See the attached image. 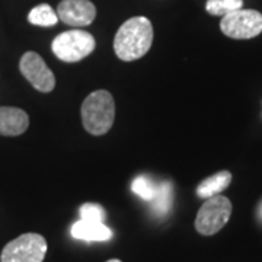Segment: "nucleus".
Returning a JSON list of instances; mask_svg holds the SVG:
<instances>
[{
    "instance_id": "obj_12",
    "label": "nucleus",
    "mask_w": 262,
    "mask_h": 262,
    "mask_svg": "<svg viewBox=\"0 0 262 262\" xmlns=\"http://www.w3.org/2000/svg\"><path fill=\"white\" fill-rule=\"evenodd\" d=\"M172 198H173V187H172V184L168 182V181L158 184L156 195L150 201L153 213L156 215H159V217H165L169 213L170 207H172Z\"/></svg>"
},
{
    "instance_id": "obj_6",
    "label": "nucleus",
    "mask_w": 262,
    "mask_h": 262,
    "mask_svg": "<svg viewBox=\"0 0 262 262\" xmlns=\"http://www.w3.org/2000/svg\"><path fill=\"white\" fill-rule=\"evenodd\" d=\"M226 37L233 39H251L262 32V15L258 10L239 9L226 15L220 22Z\"/></svg>"
},
{
    "instance_id": "obj_14",
    "label": "nucleus",
    "mask_w": 262,
    "mask_h": 262,
    "mask_svg": "<svg viewBox=\"0 0 262 262\" xmlns=\"http://www.w3.org/2000/svg\"><path fill=\"white\" fill-rule=\"evenodd\" d=\"M244 0H207L206 10L214 16H226L234 10L242 9Z\"/></svg>"
},
{
    "instance_id": "obj_13",
    "label": "nucleus",
    "mask_w": 262,
    "mask_h": 262,
    "mask_svg": "<svg viewBox=\"0 0 262 262\" xmlns=\"http://www.w3.org/2000/svg\"><path fill=\"white\" fill-rule=\"evenodd\" d=\"M28 20L35 27H54L58 22V16L50 5L41 3L29 12Z\"/></svg>"
},
{
    "instance_id": "obj_7",
    "label": "nucleus",
    "mask_w": 262,
    "mask_h": 262,
    "mask_svg": "<svg viewBox=\"0 0 262 262\" xmlns=\"http://www.w3.org/2000/svg\"><path fill=\"white\" fill-rule=\"evenodd\" d=\"M19 70L37 91L48 94L56 88L54 73L48 69L42 57L35 51L25 53L19 61Z\"/></svg>"
},
{
    "instance_id": "obj_8",
    "label": "nucleus",
    "mask_w": 262,
    "mask_h": 262,
    "mask_svg": "<svg viewBox=\"0 0 262 262\" xmlns=\"http://www.w3.org/2000/svg\"><path fill=\"white\" fill-rule=\"evenodd\" d=\"M57 16L69 27L82 28L91 25L96 18V8L91 0H61Z\"/></svg>"
},
{
    "instance_id": "obj_4",
    "label": "nucleus",
    "mask_w": 262,
    "mask_h": 262,
    "mask_svg": "<svg viewBox=\"0 0 262 262\" xmlns=\"http://www.w3.org/2000/svg\"><path fill=\"white\" fill-rule=\"evenodd\" d=\"M230 215H232V203L227 196L215 195L207 198L196 213V232L204 236H213L227 225Z\"/></svg>"
},
{
    "instance_id": "obj_1",
    "label": "nucleus",
    "mask_w": 262,
    "mask_h": 262,
    "mask_svg": "<svg viewBox=\"0 0 262 262\" xmlns=\"http://www.w3.org/2000/svg\"><path fill=\"white\" fill-rule=\"evenodd\" d=\"M153 44V25L146 16H134L122 24L114 38V50L122 61H134L147 54Z\"/></svg>"
},
{
    "instance_id": "obj_15",
    "label": "nucleus",
    "mask_w": 262,
    "mask_h": 262,
    "mask_svg": "<svg viewBox=\"0 0 262 262\" xmlns=\"http://www.w3.org/2000/svg\"><path fill=\"white\" fill-rule=\"evenodd\" d=\"M131 189L136 195H139L141 200L144 201H151L155 195H156V191H158V184H155L149 177L146 175H140L133 181V185Z\"/></svg>"
},
{
    "instance_id": "obj_9",
    "label": "nucleus",
    "mask_w": 262,
    "mask_h": 262,
    "mask_svg": "<svg viewBox=\"0 0 262 262\" xmlns=\"http://www.w3.org/2000/svg\"><path fill=\"white\" fill-rule=\"evenodd\" d=\"M29 127V117L20 108L0 106V136L16 137Z\"/></svg>"
},
{
    "instance_id": "obj_18",
    "label": "nucleus",
    "mask_w": 262,
    "mask_h": 262,
    "mask_svg": "<svg viewBox=\"0 0 262 262\" xmlns=\"http://www.w3.org/2000/svg\"><path fill=\"white\" fill-rule=\"evenodd\" d=\"M106 262H121L120 259H110V261H106Z\"/></svg>"
},
{
    "instance_id": "obj_2",
    "label": "nucleus",
    "mask_w": 262,
    "mask_h": 262,
    "mask_svg": "<svg viewBox=\"0 0 262 262\" xmlns=\"http://www.w3.org/2000/svg\"><path fill=\"white\" fill-rule=\"evenodd\" d=\"M115 118V103L108 91H95L82 103V122L92 136H103L111 130Z\"/></svg>"
},
{
    "instance_id": "obj_11",
    "label": "nucleus",
    "mask_w": 262,
    "mask_h": 262,
    "mask_svg": "<svg viewBox=\"0 0 262 262\" xmlns=\"http://www.w3.org/2000/svg\"><path fill=\"white\" fill-rule=\"evenodd\" d=\"M230 182H232V173L229 170H220L204 179L196 187V195L203 200L220 195V192H223L226 188L230 185Z\"/></svg>"
},
{
    "instance_id": "obj_17",
    "label": "nucleus",
    "mask_w": 262,
    "mask_h": 262,
    "mask_svg": "<svg viewBox=\"0 0 262 262\" xmlns=\"http://www.w3.org/2000/svg\"><path fill=\"white\" fill-rule=\"evenodd\" d=\"M258 217H259V220L262 222V203L259 204V208H258Z\"/></svg>"
},
{
    "instance_id": "obj_16",
    "label": "nucleus",
    "mask_w": 262,
    "mask_h": 262,
    "mask_svg": "<svg viewBox=\"0 0 262 262\" xmlns=\"http://www.w3.org/2000/svg\"><path fill=\"white\" fill-rule=\"evenodd\" d=\"M80 219L83 220H92V222H105L106 219V211L102 206L95 204V203H86L79 208Z\"/></svg>"
},
{
    "instance_id": "obj_10",
    "label": "nucleus",
    "mask_w": 262,
    "mask_h": 262,
    "mask_svg": "<svg viewBox=\"0 0 262 262\" xmlns=\"http://www.w3.org/2000/svg\"><path fill=\"white\" fill-rule=\"evenodd\" d=\"M72 236L84 242H106L113 237V230L102 222L80 219L72 226Z\"/></svg>"
},
{
    "instance_id": "obj_3",
    "label": "nucleus",
    "mask_w": 262,
    "mask_h": 262,
    "mask_svg": "<svg viewBox=\"0 0 262 262\" xmlns=\"http://www.w3.org/2000/svg\"><path fill=\"white\" fill-rule=\"evenodd\" d=\"M96 47L92 34L83 29H72L57 35L51 42V50L58 60L64 63H76L83 60Z\"/></svg>"
},
{
    "instance_id": "obj_5",
    "label": "nucleus",
    "mask_w": 262,
    "mask_h": 262,
    "mask_svg": "<svg viewBox=\"0 0 262 262\" xmlns=\"http://www.w3.org/2000/svg\"><path fill=\"white\" fill-rule=\"evenodd\" d=\"M47 249L44 236L38 233L20 234L3 248L0 262H42Z\"/></svg>"
}]
</instances>
